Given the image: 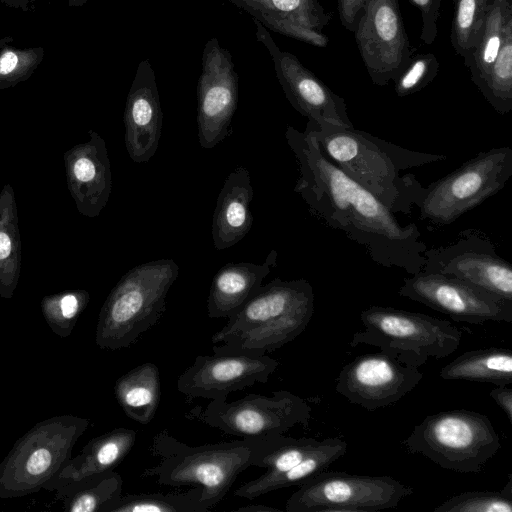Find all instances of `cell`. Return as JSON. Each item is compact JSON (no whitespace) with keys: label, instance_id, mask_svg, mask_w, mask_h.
<instances>
[{"label":"cell","instance_id":"obj_1","mask_svg":"<svg viewBox=\"0 0 512 512\" xmlns=\"http://www.w3.org/2000/svg\"><path fill=\"white\" fill-rule=\"evenodd\" d=\"M285 136L299 166L294 191L312 215L356 242L378 265L409 275L422 271L427 246L415 223L401 225L376 196L330 161L306 130L288 126Z\"/></svg>","mask_w":512,"mask_h":512},{"label":"cell","instance_id":"obj_2","mask_svg":"<svg viewBox=\"0 0 512 512\" xmlns=\"http://www.w3.org/2000/svg\"><path fill=\"white\" fill-rule=\"evenodd\" d=\"M305 130L330 161L394 214H409L424 193L415 175L405 171L447 159L444 154L404 148L354 127L318 126L308 121Z\"/></svg>","mask_w":512,"mask_h":512},{"label":"cell","instance_id":"obj_3","mask_svg":"<svg viewBox=\"0 0 512 512\" xmlns=\"http://www.w3.org/2000/svg\"><path fill=\"white\" fill-rule=\"evenodd\" d=\"M271 437L191 446L164 429L153 437L149 449L158 463L144 469L141 477H153L160 485L199 487L201 505L209 511L242 472L258 465Z\"/></svg>","mask_w":512,"mask_h":512},{"label":"cell","instance_id":"obj_4","mask_svg":"<svg viewBox=\"0 0 512 512\" xmlns=\"http://www.w3.org/2000/svg\"><path fill=\"white\" fill-rule=\"evenodd\" d=\"M314 314V291L305 279L275 278L212 336L214 354L271 353L296 339Z\"/></svg>","mask_w":512,"mask_h":512},{"label":"cell","instance_id":"obj_5","mask_svg":"<svg viewBox=\"0 0 512 512\" xmlns=\"http://www.w3.org/2000/svg\"><path fill=\"white\" fill-rule=\"evenodd\" d=\"M178 275L179 266L172 259L146 262L124 274L100 309L96 345L115 351L136 343L161 319Z\"/></svg>","mask_w":512,"mask_h":512},{"label":"cell","instance_id":"obj_6","mask_svg":"<svg viewBox=\"0 0 512 512\" xmlns=\"http://www.w3.org/2000/svg\"><path fill=\"white\" fill-rule=\"evenodd\" d=\"M401 444L441 468L480 473L501 448L500 437L487 415L452 409L428 415Z\"/></svg>","mask_w":512,"mask_h":512},{"label":"cell","instance_id":"obj_7","mask_svg":"<svg viewBox=\"0 0 512 512\" xmlns=\"http://www.w3.org/2000/svg\"><path fill=\"white\" fill-rule=\"evenodd\" d=\"M363 330L354 333L351 347L370 345L403 364L419 368L429 357L454 353L462 332L445 319L394 307L373 305L360 313Z\"/></svg>","mask_w":512,"mask_h":512},{"label":"cell","instance_id":"obj_8","mask_svg":"<svg viewBox=\"0 0 512 512\" xmlns=\"http://www.w3.org/2000/svg\"><path fill=\"white\" fill-rule=\"evenodd\" d=\"M89 426L87 418L59 415L36 423L0 462V499L36 493L71 458L77 440Z\"/></svg>","mask_w":512,"mask_h":512},{"label":"cell","instance_id":"obj_9","mask_svg":"<svg viewBox=\"0 0 512 512\" xmlns=\"http://www.w3.org/2000/svg\"><path fill=\"white\" fill-rule=\"evenodd\" d=\"M512 176V148L480 152L424 188L420 219L444 227L501 191Z\"/></svg>","mask_w":512,"mask_h":512},{"label":"cell","instance_id":"obj_10","mask_svg":"<svg viewBox=\"0 0 512 512\" xmlns=\"http://www.w3.org/2000/svg\"><path fill=\"white\" fill-rule=\"evenodd\" d=\"M298 487L286 501L287 512H376L397 507L414 492L390 476L327 469Z\"/></svg>","mask_w":512,"mask_h":512},{"label":"cell","instance_id":"obj_11","mask_svg":"<svg viewBox=\"0 0 512 512\" xmlns=\"http://www.w3.org/2000/svg\"><path fill=\"white\" fill-rule=\"evenodd\" d=\"M311 412L305 399L279 390L272 396L249 394L232 402L211 400L205 408L193 409L189 415L228 435L266 438L284 434L297 425L307 427Z\"/></svg>","mask_w":512,"mask_h":512},{"label":"cell","instance_id":"obj_12","mask_svg":"<svg viewBox=\"0 0 512 512\" xmlns=\"http://www.w3.org/2000/svg\"><path fill=\"white\" fill-rule=\"evenodd\" d=\"M422 271L457 277L512 302V266L479 229L462 230L448 244L427 248Z\"/></svg>","mask_w":512,"mask_h":512},{"label":"cell","instance_id":"obj_13","mask_svg":"<svg viewBox=\"0 0 512 512\" xmlns=\"http://www.w3.org/2000/svg\"><path fill=\"white\" fill-rule=\"evenodd\" d=\"M353 34L374 85L394 81L412 57L398 0H364Z\"/></svg>","mask_w":512,"mask_h":512},{"label":"cell","instance_id":"obj_14","mask_svg":"<svg viewBox=\"0 0 512 512\" xmlns=\"http://www.w3.org/2000/svg\"><path fill=\"white\" fill-rule=\"evenodd\" d=\"M398 293L455 321L512 322V302L451 275L420 271L404 278Z\"/></svg>","mask_w":512,"mask_h":512},{"label":"cell","instance_id":"obj_15","mask_svg":"<svg viewBox=\"0 0 512 512\" xmlns=\"http://www.w3.org/2000/svg\"><path fill=\"white\" fill-rule=\"evenodd\" d=\"M239 78L231 53L217 38L204 45L197 84L198 140L211 149L230 133L237 109Z\"/></svg>","mask_w":512,"mask_h":512},{"label":"cell","instance_id":"obj_16","mask_svg":"<svg viewBox=\"0 0 512 512\" xmlns=\"http://www.w3.org/2000/svg\"><path fill=\"white\" fill-rule=\"evenodd\" d=\"M253 21L256 37L267 48L278 82L293 108L318 126L353 127L345 99L333 92L294 54L282 51L267 28L259 21Z\"/></svg>","mask_w":512,"mask_h":512},{"label":"cell","instance_id":"obj_17","mask_svg":"<svg viewBox=\"0 0 512 512\" xmlns=\"http://www.w3.org/2000/svg\"><path fill=\"white\" fill-rule=\"evenodd\" d=\"M423 373L384 353H368L344 365L335 390L348 402L368 411L399 402L417 387Z\"/></svg>","mask_w":512,"mask_h":512},{"label":"cell","instance_id":"obj_18","mask_svg":"<svg viewBox=\"0 0 512 512\" xmlns=\"http://www.w3.org/2000/svg\"><path fill=\"white\" fill-rule=\"evenodd\" d=\"M279 362L268 355H199L177 379V389L187 399L226 401L229 394L264 384Z\"/></svg>","mask_w":512,"mask_h":512},{"label":"cell","instance_id":"obj_19","mask_svg":"<svg viewBox=\"0 0 512 512\" xmlns=\"http://www.w3.org/2000/svg\"><path fill=\"white\" fill-rule=\"evenodd\" d=\"M89 139L68 149L64 155L67 187L83 216L97 217L107 205L112 174L104 139L89 130Z\"/></svg>","mask_w":512,"mask_h":512},{"label":"cell","instance_id":"obj_20","mask_svg":"<svg viewBox=\"0 0 512 512\" xmlns=\"http://www.w3.org/2000/svg\"><path fill=\"white\" fill-rule=\"evenodd\" d=\"M123 119L129 157L135 163L148 162L158 148L163 124L156 74L149 59L137 66Z\"/></svg>","mask_w":512,"mask_h":512},{"label":"cell","instance_id":"obj_21","mask_svg":"<svg viewBox=\"0 0 512 512\" xmlns=\"http://www.w3.org/2000/svg\"><path fill=\"white\" fill-rule=\"evenodd\" d=\"M248 12L264 27L279 34L325 48L323 29L331 20L318 0H227Z\"/></svg>","mask_w":512,"mask_h":512},{"label":"cell","instance_id":"obj_22","mask_svg":"<svg viewBox=\"0 0 512 512\" xmlns=\"http://www.w3.org/2000/svg\"><path fill=\"white\" fill-rule=\"evenodd\" d=\"M136 436L135 430L120 427L91 439L43 489L55 491L91 475L113 470L132 450Z\"/></svg>","mask_w":512,"mask_h":512},{"label":"cell","instance_id":"obj_23","mask_svg":"<svg viewBox=\"0 0 512 512\" xmlns=\"http://www.w3.org/2000/svg\"><path fill=\"white\" fill-rule=\"evenodd\" d=\"M253 187L248 170L238 166L226 178L212 218V240L218 250L237 244L250 231Z\"/></svg>","mask_w":512,"mask_h":512},{"label":"cell","instance_id":"obj_24","mask_svg":"<svg viewBox=\"0 0 512 512\" xmlns=\"http://www.w3.org/2000/svg\"><path fill=\"white\" fill-rule=\"evenodd\" d=\"M276 261L277 252L272 250L262 264L239 262L221 267L209 290L208 316L228 319L234 315L259 290Z\"/></svg>","mask_w":512,"mask_h":512},{"label":"cell","instance_id":"obj_25","mask_svg":"<svg viewBox=\"0 0 512 512\" xmlns=\"http://www.w3.org/2000/svg\"><path fill=\"white\" fill-rule=\"evenodd\" d=\"M347 453V442L339 437L321 440L320 445L293 468L274 475L267 473L252 479L235 490V495L249 500L269 492L298 486L328 467Z\"/></svg>","mask_w":512,"mask_h":512},{"label":"cell","instance_id":"obj_26","mask_svg":"<svg viewBox=\"0 0 512 512\" xmlns=\"http://www.w3.org/2000/svg\"><path fill=\"white\" fill-rule=\"evenodd\" d=\"M114 394L127 417L140 424L150 423L160 402L158 367L146 362L129 370L115 382Z\"/></svg>","mask_w":512,"mask_h":512},{"label":"cell","instance_id":"obj_27","mask_svg":"<svg viewBox=\"0 0 512 512\" xmlns=\"http://www.w3.org/2000/svg\"><path fill=\"white\" fill-rule=\"evenodd\" d=\"M439 376L507 386L512 384V351L499 347L467 351L445 365Z\"/></svg>","mask_w":512,"mask_h":512},{"label":"cell","instance_id":"obj_28","mask_svg":"<svg viewBox=\"0 0 512 512\" xmlns=\"http://www.w3.org/2000/svg\"><path fill=\"white\" fill-rule=\"evenodd\" d=\"M21 238L15 192L7 183L0 191V297L11 299L21 271Z\"/></svg>","mask_w":512,"mask_h":512},{"label":"cell","instance_id":"obj_29","mask_svg":"<svg viewBox=\"0 0 512 512\" xmlns=\"http://www.w3.org/2000/svg\"><path fill=\"white\" fill-rule=\"evenodd\" d=\"M122 489L121 475L109 470L55 490V499L62 501L68 512H110Z\"/></svg>","mask_w":512,"mask_h":512},{"label":"cell","instance_id":"obj_30","mask_svg":"<svg viewBox=\"0 0 512 512\" xmlns=\"http://www.w3.org/2000/svg\"><path fill=\"white\" fill-rule=\"evenodd\" d=\"M511 21L512 0H491L482 36L468 66L471 80L478 90L485 81Z\"/></svg>","mask_w":512,"mask_h":512},{"label":"cell","instance_id":"obj_31","mask_svg":"<svg viewBox=\"0 0 512 512\" xmlns=\"http://www.w3.org/2000/svg\"><path fill=\"white\" fill-rule=\"evenodd\" d=\"M491 0H454L450 41L468 68L480 41Z\"/></svg>","mask_w":512,"mask_h":512},{"label":"cell","instance_id":"obj_32","mask_svg":"<svg viewBox=\"0 0 512 512\" xmlns=\"http://www.w3.org/2000/svg\"><path fill=\"white\" fill-rule=\"evenodd\" d=\"M479 91L500 115L512 110V21L508 23L504 40Z\"/></svg>","mask_w":512,"mask_h":512},{"label":"cell","instance_id":"obj_33","mask_svg":"<svg viewBox=\"0 0 512 512\" xmlns=\"http://www.w3.org/2000/svg\"><path fill=\"white\" fill-rule=\"evenodd\" d=\"M201 489L193 486L183 493H140L122 495L110 512H207L201 505Z\"/></svg>","mask_w":512,"mask_h":512},{"label":"cell","instance_id":"obj_34","mask_svg":"<svg viewBox=\"0 0 512 512\" xmlns=\"http://www.w3.org/2000/svg\"><path fill=\"white\" fill-rule=\"evenodd\" d=\"M89 300L90 294L84 289L67 290L44 296L40 308L52 332L61 338H67Z\"/></svg>","mask_w":512,"mask_h":512},{"label":"cell","instance_id":"obj_35","mask_svg":"<svg viewBox=\"0 0 512 512\" xmlns=\"http://www.w3.org/2000/svg\"><path fill=\"white\" fill-rule=\"evenodd\" d=\"M13 38L0 39V90H5L28 80L44 58L41 46L18 48Z\"/></svg>","mask_w":512,"mask_h":512},{"label":"cell","instance_id":"obj_36","mask_svg":"<svg viewBox=\"0 0 512 512\" xmlns=\"http://www.w3.org/2000/svg\"><path fill=\"white\" fill-rule=\"evenodd\" d=\"M320 443L321 440L315 438L272 436L257 467L268 469L266 473L270 475L285 472L303 461Z\"/></svg>","mask_w":512,"mask_h":512},{"label":"cell","instance_id":"obj_37","mask_svg":"<svg viewBox=\"0 0 512 512\" xmlns=\"http://www.w3.org/2000/svg\"><path fill=\"white\" fill-rule=\"evenodd\" d=\"M433 512H512V479L500 491H466L453 495Z\"/></svg>","mask_w":512,"mask_h":512},{"label":"cell","instance_id":"obj_38","mask_svg":"<svg viewBox=\"0 0 512 512\" xmlns=\"http://www.w3.org/2000/svg\"><path fill=\"white\" fill-rule=\"evenodd\" d=\"M439 68L440 63L433 53L412 55L393 81L397 96L405 97L421 91L434 80Z\"/></svg>","mask_w":512,"mask_h":512},{"label":"cell","instance_id":"obj_39","mask_svg":"<svg viewBox=\"0 0 512 512\" xmlns=\"http://www.w3.org/2000/svg\"><path fill=\"white\" fill-rule=\"evenodd\" d=\"M419 9L422 19L420 40L426 45L432 44L438 34V20L442 0H409Z\"/></svg>","mask_w":512,"mask_h":512},{"label":"cell","instance_id":"obj_40","mask_svg":"<svg viewBox=\"0 0 512 512\" xmlns=\"http://www.w3.org/2000/svg\"><path fill=\"white\" fill-rule=\"evenodd\" d=\"M364 0H337L339 19L344 28L354 32L357 20L361 14Z\"/></svg>","mask_w":512,"mask_h":512},{"label":"cell","instance_id":"obj_41","mask_svg":"<svg viewBox=\"0 0 512 512\" xmlns=\"http://www.w3.org/2000/svg\"><path fill=\"white\" fill-rule=\"evenodd\" d=\"M489 396L504 411L510 423H512V389L507 386H496L491 389Z\"/></svg>","mask_w":512,"mask_h":512},{"label":"cell","instance_id":"obj_42","mask_svg":"<svg viewBox=\"0 0 512 512\" xmlns=\"http://www.w3.org/2000/svg\"><path fill=\"white\" fill-rule=\"evenodd\" d=\"M3 5L8 8L18 9L21 11H31L35 7L37 0H0Z\"/></svg>","mask_w":512,"mask_h":512},{"label":"cell","instance_id":"obj_43","mask_svg":"<svg viewBox=\"0 0 512 512\" xmlns=\"http://www.w3.org/2000/svg\"><path fill=\"white\" fill-rule=\"evenodd\" d=\"M235 512H281L280 509L264 504H248L234 510Z\"/></svg>","mask_w":512,"mask_h":512},{"label":"cell","instance_id":"obj_44","mask_svg":"<svg viewBox=\"0 0 512 512\" xmlns=\"http://www.w3.org/2000/svg\"><path fill=\"white\" fill-rule=\"evenodd\" d=\"M88 0H68V6L70 8L81 7L86 4Z\"/></svg>","mask_w":512,"mask_h":512}]
</instances>
